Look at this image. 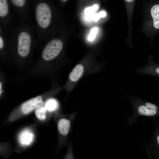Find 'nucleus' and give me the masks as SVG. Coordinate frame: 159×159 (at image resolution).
<instances>
[{
	"mask_svg": "<svg viewBox=\"0 0 159 159\" xmlns=\"http://www.w3.org/2000/svg\"><path fill=\"white\" fill-rule=\"evenodd\" d=\"M75 114L62 117L57 120L56 122L58 133V148L67 143L68 137L72 131V125Z\"/></svg>",
	"mask_w": 159,
	"mask_h": 159,
	"instance_id": "nucleus-1",
	"label": "nucleus"
},
{
	"mask_svg": "<svg viewBox=\"0 0 159 159\" xmlns=\"http://www.w3.org/2000/svg\"><path fill=\"white\" fill-rule=\"evenodd\" d=\"M36 14L37 21L41 27L44 28L49 26L51 19V12L47 4H39L36 8Z\"/></svg>",
	"mask_w": 159,
	"mask_h": 159,
	"instance_id": "nucleus-2",
	"label": "nucleus"
},
{
	"mask_svg": "<svg viewBox=\"0 0 159 159\" xmlns=\"http://www.w3.org/2000/svg\"><path fill=\"white\" fill-rule=\"evenodd\" d=\"M63 47L62 42L58 39L50 41L45 46L42 53L43 58L47 61L55 58L60 53Z\"/></svg>",
	"mask_w": 159,
	"mask_h": 159,
	"instance_id": "nucleus-3",
	"label": "nucleus"
},
{
	"mask_svg": "<svg viewBox=\"0 0 159 159\" xmlns=\"http://www.w3.org/2000/svg\"><path fill=\"white\" fill-rule=\"evenodd\" d=\"M31 38L29 34L25 32H21L18 37V50L19 55L22 57L27 56L29 53Z\"/></svg>",
	"mask_w": 159,
	"mask_h": 159,
	"instance_id": "nucleus-4",
	"label": "nucleus"
},
{
	"mask_svg": "<svg viewBox=\"0 0 159 159\" xmlns=\"http://www.w3.org/2000/svg\"><path fill=\"white\" fill-rule=\"evenodd\" d=\"M43 104L42 97L38 96L23 104L21 107V111L23 114H27L34 109L41 107Z\"/></svg>",
	"mask_w": 159,
	"mask_h": 159,
	"instance_id": "nucleus-5",
	"label": "nucleus"
},
{
	"mask_svg": "<svg viewBox=\"0 0 159 159\" xmlns=\"http://www.w3.org/2000/svg\"><path fill=\"white\" fill-rule=\"evenodd\" d=\"M138 112L140 115L154 116L159 113V107L153 103L146 102L145 105H141L138 107Z\"/></svg>",
	"mask_w": 159,
	"mask_h": 159,
	"instance_id": "nucleus-6",
	"label": "nucleus"
},
{
	"mask_svg": "<svg viewBox=\"0 0 159 159\" xmlns=\"http://www.w3.org/2000/svg\"><path fill=\"white\" fill-rule=\"evenodd\" d=\"M34 135L32 132L29 129L22 130L18 136V140L20 144L23 146L29 145L33 141Z\"/></svg>",
	"mask_w": 159,
	"mask_h": 159,
	"instance_id": "nucleus-7",
	"label": "nucleus"
},
{
	"mask_svg": "<svg viewBox=\"0 0 159 159\" xmlns=\"http://www.w3.org/2000/svg\"><path fill=\"white\" fill-rule=\"evenodd\" d=\"M84 70V67L81 64H77L70 72L69 78L73 82L77 81L82 76Z\"/></svg>",
	"mask_w": 159,
	"mask_h": 159,
	"instance_id": "nucleus-8",
	"label": "nucleus"
},
{
	"mask_svg": "<svg viewBox=\"0 0 159 159\" xmlns=\"http://www.w3.org/2000/svg\"><path fill=\"white\" fill-rule=\"evenodd\" d=\"M150 12L153 20V26L155 30H159V4L153 5L150 9Z\"/></svg>",
	"mask_w": 159,
	"mask_h": 159,
	"instance_id": "nucleus-9",
	"label": "nucleus"
},
{
	"mask_svg": "<svg viewBox=\"0 0 159 159\" xmlns=\"http://www.w3.org/2000/svg\"><path fill=\"white\" fill-rule=\"evenodd\" d=\"M99 5L95 4L92 6L86 8L85 10L86 18L88 20H92L95 12L98 9Z\"/></svg>",
	"mask_w": 159,
	"mask_h": 159,
	"instance_id": "nucleus-10",
	"label": "nucleus"
},
{
	"mask_svg": "<svg viewBox=\"0 0 159 159\" xmlns=\"http://www.w3.org/2000/svg\"><path fill=\"white\" fill-rule=\"evenodd\" d=\"M45 107L47 110L49 112H53L56 110L58 107V104L56 100L51 99L46 102Z\"/></svg>",
	"mask_w": 159,
	"mask_h": 159,
	"instance_id": "nucleus-11",
	"label": "nucleus"
},
{
	"mask_svg": "<svg viewBox=\"0 0 159 159\" xmlns=\"http://www.w3.org/2000/svg\"><path fill=\"white\" fill-rule=\"evenodd\" d=\"M47 110L45 107H41L35 110V113L37 117L42 121L44 120L46 118Z\"/></svg>",
	"mask_w": 159,
	"mask_h": 159,
	"instance_id": "nucleus-12",
	"label": "nucleus"
},
{
	"mask_svg": "<svg viewBox=\"0 0 159 159\" xmlns=\"http://www.w3.org/2000/svg\"><path fill=\"white\" fill-rule=\"evenodd\" d=\"M8 12V8L6 0H0V16L4 17Z\"/></svg>",
	"mask_w": 159,
	"mask_h": 159,
	"instance_id": "nucleus-13",
	"label": "nucleus"
},
{
	"mask_svg": "<svg viewBox=\"0 0 159 159\" xmlns=\"http://www.w3.org/2000/svg\"><path fill=\"white\" fill-rule=\"evenodd\" d=\"M143 73L148 74L159 77V65L153 64L149 69Z\"/></svg>",
	"mask_w": 159,
	"mask_h": 159,
	"instance_id": "nucleus-14",
	"label": "nucleus"
},
{
	"mask_svg": "<svg viewBox=\"0 0 159 159\" xmlns=\"http://www.w3.org/2000/svg\"><path fill=\"white\" fill-rule=\"evenodd\" d=\"M64 159H75L74 154L72 143H70L69 144L67 151Z\"/></svg>",
	"mask_w": 159,
	"mask_h": 159,
	"instance_id": "nucleus-15",
	"label": "nucleus"
},
{
	"mask_svg": "<svg viewBox=\"0 0 159 159\" xmlns=\"http://www.w3.org/2000/svg\"><path fill=\"white\" fill-rule=\"evenodd\" d=\"M107 14L106 11L104 10H102L99 13H97L94 15L92 18L94 21L96 22L98 21L101 18L105 17L106 16Z\"/></svg>",
	"mask_w": 159,
	"mask_h": 159,
	"instance_id": "nucleus-16",
	"label": "nucleus"
},
{
	"mask_svg": "<svg viewBox=\"0 0 159 159\" xmlns=\"http://www.w3.org/2000/svg\"><path fill=\"white\" fill-rule=\"evenodd\" d=\"M97 31L98 29L96 27L91 29L90 33L88 37V39L89 41H92L94 39L97 33Z\"/></svg>",
	"mask_w": 159,
	"mask_h": 159,
	"instance_id": "nucleus-17",
	"label": "nucleus"
},
{
	"mask_svg": "<svg viewBox=\"0 0 159 159\" xmlns=\"http://www.w3.org/2000/svg\"><path fill=\"white\" fill-rule=\"evenodd\" d=\"M11 2L14 5L21 7L24 4L25 1L24 0H11Z\"/></svg>",
	"mask_w": 159,
	"mask_h": 159,
	"instance_id": "nucleus-18",
	"label": "nucleus"
},
{
	"mask_svg": "<svg viewBox=\"0 0 159 159\" xmlns=\"http://www.w3.org/2000/svg\"><path fill=\"white\" fill-rule=\"evenodd\" d=\"M4 41L1 37H0V49H1L4 46Z\"/></svg>",
	"mask_w": 159,
	"mask_h": 159,
	"instance_id": "nucleus-19",
	"label": "nucleus"
},
{
	"mask_svg": "<svg viewBox=\"0 0 159 159\" xmlns=\"http://www.w3.org/2000/svg\"><path fill=\"white\" fill-rule=\"evenodd\" d=\"M156 141L157 142V146L159 148V134L157 135L156 137Z\"/></svg>",
	"mask_w": 159,
	"mask_h": 159,
	"instance_id": "nucleus-20",
	"label": "nucleus"
},
{
	"mask_svg": "<svg viewBox=\"0 0 159 159\" xmlns=\"http://www.w3.org/2000/svg\"><path fill=\"white\" fill-rule=\"evenodd\" d=\"M125 1H126L128 2H131L134 1V0H125Z\"/></svg>",
	"mask_w": 159,
	"mask_h": 159,
	"instance_id": "nucleus-21",
	"label": "nucleus"
}]
</instances>
